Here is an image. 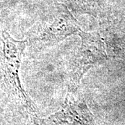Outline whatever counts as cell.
<instances>
[{
  "label": "cell",
  "mask_w": 125,
  "mask_h": 125,
  "mask_svg": "<svg viewBox=\"0 0 125 125\" xmlns=\"http://www.w3.org/2000/svg\"><path fill=\"white\" fill-rule=\"evenodd\" d=\"M37 125H94L93 115L79 88H70L60 111L45 118L34 117Z\"/></svg>",
  "instance_id": "277c9868"
},
{
  "label": "cell",
  "mask_w": 125,
  "mask_h": 125,
  "mask_svg": "<svg viewBox=\"0 0 125 125\" xmlns=\"http://www.w3.org/2000/svg\"><path fill=\"white\" fill-rule=\"evenodd\" d=\"M104 40L111 56L125 59V30H106Z\"/></svg>",
  "instance_id": "5b68a950"
},
{
  "label": "cell",
  "mask_w": 125,
  "mask_h": 125,
  "mask_svg": "<svg viewBox=\"0 0 125 125\" xmlns=\"http://www.w3.org/2000/svg\"><path fill=\"white\" fill-rule=\"evenodd\" d=\"M27 40H17L6 31L0 35V70L4 85L30 113L36 115V108L22 86L19 72Z\"/></svg>",
  "instance_id": "6da1fadb"
},
{
  "label": "cell",
  "mask_w": 125,
  "mask_h": 125,
  "mask_svg": "<svg viewBox=\"0 0 125 125\" xmlns=\"http://www.w3.org/2000/svg\"><path fill=\"white\" fill-rule=\"evenodd\" d=\"M100 0H67V7L79 14H88L95 16L98 13Z\"/></svg>",
  "instance_id": "8992f818"
},
{
  "label": "cell",
  "mask_w": 125,
  "mask_h": 125,
  "mask_svg": "<svg viewBox=\"0 0 125 125\" xmlns=\"http://www.w3.org/2000/svg\"><path fill=\"white\" fill-rule=\"evenodd\" d=\"M78 34L80 43L74 50L67 66L69 87L74 88H79L81 79L90 69L107 59L106 45L99 33L81 30Z\"/></svg>",
  "instance_id": "7a4b0ae2"
},
{
  "label": "cell",
  "mask_w": 125,
  "mask_h": 125,
  "mask_svg": "<svg viewBox=\"0 0 125 125\" xmlns=\"http://www.w3.org/2000/svg\"><path fill=\"white\" fill-rule=\"evenodd\" d=\"M52 18V20L41 23L33 36L27 40L37 50L57 45L81 30L67 6L62 4L56 5Z\"/></svg>",
  "instance_id": "3957f363"
}]
</instances>
